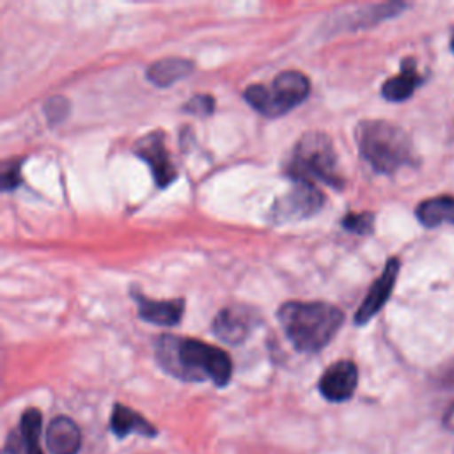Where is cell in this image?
Returning <instances> with one entry per match:
<instances>
[{"label": "cell", "mask_w": 454, "mask_h": 454, "mask_svg": "<svg viewBox=\"0 0 454 454\" xmlns=\"http://www.w3.org/2000/svg\"><path fill=\"white\" fill-rule=\"evenodd\" d=\"M158 364L174 378L183 381H213L216 387H225L232 376L231 356L204 340L160 335L154 344Z\"/></svg>", "instance_id": "6da1fadb"}, {"label": "cell", "mask_w": 454, "mask_h": 454, "mask_svg": "<svg viewBox=\"0 0 454 454\" xmlns=\"http://www.w3.org/2000/svg\"><path fill=\"white\" fill-rule=\"evenodd\" d=\"M277 317L291 344L303 353L325 348L344 321L342 310L326 301H286Z\"/></svg>", "instance_id": "7a4b0ae2"}, {"label": "cell", "mask_w": 454, "mask_h": 454, "mask_svg": "<svg viewBox=\"0 0 454 454\" xmlns=\"http://www.w3.org/2000/svg\"><path fill=\"white\" fill-rule=\"evenodd\" d=\"M355 135L362 156L380 174H394L401 167L417 165L411 138L403 128L388 121H362Z\"/></svg>", "instance_id": "3957f363"}, {"label": "cell", "mask_w": 454, "mask_h": 454, "mask_svg": "<svg viewBox=\"0 0 454 454\" xmlns=\"http://www.w3.org/2000/svg\"><path fill=\"white\" fill-rule=\"evenodd\" d=\"M286 172L293 181L312 184L319 181L333 188L342 186V177L337 174V158L332 140L326 133L317 129L307 131L298 138Z\"/></svg>", "instance_id": "277c9868"}, {"label": "cell", "mask_w": 454, "mask_h": 454, "mask_svg": "<svg viewBox=\"0 0 454 454\" xmlns=\"http://www.w3.org/2000/svg\"><path fill=\"white\" fill-rule=\"evenodd\" d=\"M310 92L309 78L300 71H282L271 87L252 83L245 89L247 103L266 117H278L298 106Z\"/></svg>", "instance_id": "5b68a950"}, {"label": "cell", "mask_w": 454, "mask_h": 454, "mask_svg": "<svg viewBox=\"0 0 454 454\" xmlns=\"http://www.w3.org/2000/svg\"><path fill=\"white\" fill-rule=\"evenodd\" d=\"M321 206H323V193L316 184L305 183V181H294L293 188L275 202L271 215L277 222H287L296 218L300 220L314 215L316 211L321 209Z\"/></svg>", "instance_id": "8992f818"}, {"label": "cell", "mask_w": 454, "mask_h": 454, "mask_svg": "<svg viewBox=\"0 0 454 454\" xmlns=\"http://www.w3.org/2000/svg\"><path fill=\"white\" fill-rule=\"evenodd\" d=\"M135 153L138 158H142L149 165L154 183L160 188L168 186L177 177L176 167H174L168 149L165 145L163 131L154 129V131H149L147 135H144L135 144Z\"/></svg>", "instance_id": "52a82bcc"}, {"label": "cell", "mask_w": 454, "mask_h": 454, "mask_svg": "<svg viewBox=\"0 0 454 454\" xmlns=\"http://www.w3.org/2000/svg\"><path fill=\"white\" fill-rule=\"evenodd\" d=\"M257 323V312L241 303L223 307L213 319V333L227 344H241L254 330Z\"/></svg>", "instance_id": "ba28073f"}, {"label": "cell", "mask_w": 454, "mask_h": 454, "mask_svg": "<svg viewBox=\"0 0 454 454\" xmlns=\"http://www.w3.org/2000/svg\"><path fill=\"white\" fill-rule=\"evenodd\" d=\"M399 268H401V262L397 257H390L387 261L381 275L372 282V286L369 287L364 301L360 303V307L355 314L356 325L362 326V325L369 323L381 310V307L388 301V298L394 291L397 275H399Z\"/></svg>", "instance_id": "9c48e42d"}, {"label": "cell", "mask_w": 454, "mask_h": 454, "mask_svg": "<svg viewBox=\"0 0 454 454\" xmlns=\"http://www.w3.org/2000/svg\"><path fill=\"white\" fill-rule=\"evenodd\" d=\"M358 369L351 360H339L326 367L319 378V392L330 403L348 401L356 388Z\"/></svg>", "instance_id": "30bf717a"}, {"label": "cell", "mask_w": 454, "mask_h": 454, "mask_svg": "<svg viewBox=\"0 0 454 454\" xmlns=\"http://www.w3.org/2000/svg\"><path fill=\"white\" fill-rule=\"evenodd\" d=\"M133 298L137 301L140 319H144L147 323L172 326V325H177L183 317V310H184L183 298L154 301V300H149L147 296H144L142 293H137L135 289H133Z\"/></svg>", "instance_id": "8fae6325"}, {"label": "cell", "mask_w": 454, "mask_h": 454, "mask_svg": "<svg viewBox=\"0 0 454 454\" xmlns=\"http://www.w3.org/2000/svg\"><path fill=\"white\" fill-rule=\"evenodd\" d=\"M46 447L51 454H76L82 447V433L76 422L66 415L55 417L46 429Z\"/></svg>", "instance_id": "7c38bea8"}, {"label": "cell", "mask_w": 454, "mask_h": 454, "mask_svg": "<svg viewBox=\"0 0 454 454\" xmlns=\"http://www.w3.org/2000/svg\"><path fill=\"white\" fill-rule=\"evenodd\" d=\"M110 429L115 436L124 438L128 434H142L147 438H153L158 434V429L140 413H137L135 410L117 403L112 410V417H110Z\"/></svg>", "instance_id": "4fadbf2b"}, {"label": "cell", "mask_w": 454, "mask_h": 454, "mask_svg": "<svg viewBox=\"0 0 454 454\" xmlns=\"http://www.w3.org/2000/svg\"><path fill=\"white\" fill-rule=\"evenodd\" d=\"M422 78L417 71V64L411 57H408L401 62L399 73L383 83L381 94L388 101H404L415 92Z\"/></svg>", "instance_id": "5bb4252c"}, {"label": "cell", "mask_w": 454, "mask_h": 454, "mask_svg": "<svg viewBox=\"0 0 454 454\" xmlns=\"http://www.w3.org/2000/svg\"><path fill=\"white\" fill-rule=\"evenodd\" d=\"M192 71H193L192 60L179 59V57H167V59L153 62L147 67L145 76L156 87H168V85L183 80L184 76H188Z\"/></svg>", "instance_id": "9a60e30c"}, {"label": "cell", "mask_w": 454, "mask_h": 454, "mask_svg": "<svg viewBox=\"0 0 454 454\" xmlns=\"http://www.w3.org/2000/svg\"><path fill=\"white\" fill-rule=\"evenodd\" d=\"M417 220L424 227H440L442 223L454 225V195H440L422 200L415 209Z\"/></svg>", "instance_id": "2e32d148"}, {"label": "cell", "mask_w": 454, "mask_h": 454, "mask_svg": "<svg viewBox=\"0 0 454 454\" xmlns=\"http://www.w3.org/2000/svg\"><path fill=\"white\" fill-rule=\"evenodd\" d=\"M41 426H43V417L37 408H28L21 415V424L20 431L25 440V449L27 454H43L39 436H41Z\"/></svg>", "instance_id": "e0dca14e"}, {"label": "cell", "mask_w": 454, "mask_h": 454, "mask_svg": "<svg viewBox=\"0 0 454 454\" xmlns=\"http://www.w3.org/2000/svg\"><path fill=\"white\" fill-rule=\"evenodd\" d=\"M21 158H11L2 163V172H0V183H2V192H11L20 186L21 183Z\"/></svg>", "instance_id": "ac0fdd59"}, {"label": "cell", "mask_w": 454, "mask_h": 454, "mask_svg": "<svg viewBox=\"0 0 454 454\" xmlns=\"http://www.w3.org/2000/svg\"><path fill=\"white\" fill-rule=\"evenodd\" d=\"M342 227L355 234H371L372 227H374V215L369 211L348 213L342 218Z\"/></svg>", "instance_id": "d6986e66"}, {"label": "cell", "mask_w": 454, "mask_h": 454, "mask_svg": "<svg viewBox=\"0 0 454 454\" xmlns=\"http://www.w3.org/2000/svg\"><path fill=\"white\" fill-rule=\"evenodd\" d=\"M184 110L193 115H209L215 110V98L207 94L192 96L190 101L184 105Z\"/></svg>", "instance_id": "ffe728a7"}, {"label": "cell", "mask_w": 454, "mask_h": 454, "mask_svg": "<svg viewBox=\"0 0 454 454\" xmlns=\"http://www.w3.org/2000/svg\"><path fill=\"white\" fill-rule=\"evenodd\" d=\"M44 112H46V117L50 122H60L66 119V115L69 112V103L62 96L50 98L44 105Z\"/></svg>", "instance_id": "44dd1931"}, {"label": "cell", "mask_w": 454, "mask_h": 454, "mask_svg": "<svg viewBox=\"0 0 454 454\" xmlns=\"http://www.w3.org/2000/svg\"><path fill=\"white\" fill-rule=\"evenodd\" d=\"M2 454H27L21 431H11L4 442Z\"/></svg>", "instance_id": "7402d4cb"}, {"label": "cell", "mask_w": 454, "mask_h": 454, "mask_svg": "<svg viewBox=\"0 0 454 454\" xmlns=\"http://www.w3.org/2000/svg\"><path fill=\"white\" fill-rule=\"evenodd\" d=\"M450 50H452V53H454V30H452V34H450Z\"/></svg>", "instance_id": "603a6c76"}]
</instances>
